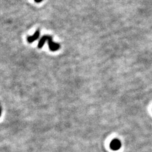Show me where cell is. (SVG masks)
Instances as JSON below:
<instances>
[{"mask_svg": "<svg viewBox=\"0 0 152 152\" xmlns=\"http://www.w3.org/2000/svg\"><path fill=\"white\" fill-rule=\"evenodd\" d=\"M46 41H48V46H49V48L51 51H56L60 49V45L59 44L56 43V42H54L53 41L52 37L50 35H44L42 36L39 41L38 48H41L43 46L45 42Z\"/></svg>", "mask_w": 152, "mask_h": 152, "instance_id": "6da1fadb", "label": "cell"}, {"mask_svg": "<svg viewBox=\"0 0 152 152\" xmlns=\"http://www.w3.org/2000/svg\"><path fill=\"white\" fill-rule=\"evenodd\" d=\"M110 147L112 150L114 151L118 150L121 147V143L120 140H118V139H115L114 140H112V142L110 143Z\"/></svg>", "mask_w": 152, "mask_h": 152, "instance_id": "7a4b0ae2", "label": "cell"}, {"mask_svg": "<svg viewBox=\"0 0 152 152\" xmlns=\"http://www.w3.org/2000/svg\"><path fill=\"white\" fill-rule=\"evenodd\" d=\"M39 35H40V31H39V30H37L32 36L27 37V41L29 43H32V42L35 41L36 40H37L39 37Z\"/></svg>", "mask_w": 152, "mask_h": 152, "instance_id": "3957f363", "label": "cell"}, {"mask_svg": "<svg viewBox=\"0 0 152 152\" xmlns=\"http://www.w3.org/2000/svg\"><path fill=\"white\" fill-rule=\"evenodd\" d=\"M36 3H41L42 0H34Z\"/></svg>", "mask_w": 152, "mask_h": 152, "instance_id": "277c9868", "label": "cell"}, {"mask_svg": "<svg viewBox=\"0 0 152 152\" xmlns=\"http://www.w3.org/2000/svg\"><path fill=\"white\" fill-rule=\"evenodd\" d=\"M1 112H2V109L1 107V105H0V117H1Z\"/></svg>", "mask_w": 152, "mask_h": 152, "instance_id": "5b68a950", "label": "cell"}]
</instances>
